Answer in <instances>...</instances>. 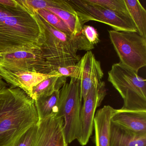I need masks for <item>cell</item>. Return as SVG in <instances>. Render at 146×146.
Instances as JSON below:
<instances>
[{"label":"cell","instance_id":"obj_10","mask_svg":"<svg viewBox=\"0 0 146 146\" xmlns=\"http://www.w3.org/2000/svg\"><path fill=\"white\" fill-rule=\"evenodd\" d=\"M72 78L80 81L83 100L92 86L102 81L104 76L100 62L96 60L91 51H88L76 64Z\"/></svg>","mask_w":146,"mask_h":146},{"label":"cell","instance_id":"obj_4","mask_svg":"<svg viewBox=\"0 0 146 146\" xmlns=\"http://www.w3.org/2000/svg\"><path fill=\"white\" fill-rule=\"evenodd\" d=\"M38 15L45 32V40L41 50L46 61L55 71L58 67L75 65L80 58L74 36L58 30Z\"/></svg>","mask_w":146,"mask_h":146},{"label":"cell","instance_id":"obj_27","mask_svg":"<svg viewBox=\"0 0 146 146\" xmlns=\"http://www.w3.org/2000/svg\"><path fill=\"white\" fill-rule=\"evenodd\" d=\"M68 143L66 141L64 134L62 135L56 146H68Z\"/></svg>","mask_w":146,"mask_h":146},{"label":"cell","instance_id":"obj_16","mask_svg":"<svg viewBox=\"0 0 146 146\" xmlns=\"http://www.w3.org/2000/svg\"><path fill=\"white\" fill-rule=\"evenodd\" d=\"M59 97L60 90H57L51 95L40 96L34 101L39 121L57 114Z\"/></svg>","mask_w":146,"mask_h":146},{"label":"cell","instance_id":"obj_13","mask_svg":"<svg viewBox=\"0 0 146 146\" xmlns=\"http://www.w3.org/2000/svg\"><path fill=\"white\" fill-rule=\"evenodd\" d=\"M112 123L139 134H146V111L114 109Z\"/></svg>","mask_w":146,"mask_h":146},{"label":"cell","instance_id":"obj_6","mask_svg":"<svg viewBox=\"0 0 146 146\" xmlns=\"http://www.w3.org/2000/svg\"><path fill=\"white\" fill-rule=\"evenodd\" d=\"M109 37L120 62L136 72L146 66V38L137 32L109 30Z\"/></svg>","mask_w":146,"mask_h":146},{"label":"cell","instance_id":"obj_5","mask_svg":"<svg viewBox=\"0 0 146 146\" xmlns=\"http://www.w3.org/2000/svg\"><path fill=\"white\" fill-rule=\"evenodd\" d=\"M82 88L79 79L71 78L60 90L58 112L64 119V135L68 143L79 141L82 135L80 113L82 106Z\"/></svg>","mask_w":146,"mask_h":146},{"label":"cell","instance_id":"obj_14","mask_svg":"<svg viewBox=\"0 0 146 146\" xmlns=\"http://www.w3.org/2000/svg\"><path fill=\"white\" fill-rule=\"evenodd\" d=\"M114 109L111 106H105L95 113L94 127L96 146H110L111 119Z\"/></svg>","mask_w":146,"mask_h":146},{"label":"cell","instance_id":"obj_20","mask_svg":"<svg viewBox=\"0 0 146 146\" xmlns=\"http://www.w3.org/2000/svg\"><path fill=\"white\" fill-rule=\"evenodd\" d=\"M88 1L113 12L130 17L124 0H88Z\"/></svg>","mask_w":146,"mask_h":146},{"label":"cell","instance_id":"obj_24","mask_svg":"<svg viewBox=\"0 0 146 146\" xmlns=\"http://www.w3.org/2000/svg\"><path fill=\"white\" fill-rule=\"evenodd\" d=\"M24 1L34 11L46 9L49 7H54L55 6L54 0H24Z\"/></svg>","mask_w":146,"mask_h":146},{"label":"cell","instance_id":"obj_28","mask_svg":"<svg viewBox=\"0 0 146 146\" xmlns=\"http://www.w3.org/2000/svg\"><path fill=\"white\" fill-rule=\"evenodd\" d=\"M7 87V84L3 81L2 78L0 76V90Z\"/></svg>","mask_w":146,"mask_h":146},{"label":"cell","instance_id":"obj_8","mask_svg":"<svg viewBox=\"0 0 146 146\" xmlns=\"http://www.w3.org/2000/svg\"><path fill=\"white\" fill-rule=\"evenodd\" d=\"M0 67L48 75H58L43 56L41 49L0 54Z\"/></svg>","mask_w":146,"mask_h":146},{"label":"cell","instance_id":"obj_17","mask_svg":"<svg viewBox=\"0 0 146 146\" xmlns=\"http://www.w3.org/2000/svg\"><path fill=\"white\" fill-rule=\"evenodd\" d=\"M66 77L54 75L33 87L30 97L34 101L43 96L51 95L55 90H60L66 82Z\"/></svg>","mask_w":146,"mask_h":146},{"label":"cell","instance_id":"obj_19","mask_svg":"<svg viewBox=\"0 0 146 146\" xmlns=\"http://www.w3.org/2000/svg\"><path fill=\"white\" fill-rule=\"evenodd\" d=\"M46 10L58 17L69 28L72 36H76L81 33L83 25L80 22L77 14L51 7H47Z\"/></svg>","mask_w":146,"mask_h":146},{"label":"cell","instance_id":"obj_2","mask_svg":"<svg viewBox=\"0 0 146 146\" xmlns=\"http://www.w3.org/2000/svg\"><path fill=\"white\" fill-rule=\"evenodd\" d=\"M35 101L19 88L0 90V146H11L38 123Z\"/></svg>","mask_w":146,"mask_h":146},{"label":"cell","instance_id":"obj_26","mask_svg":"<svg viewBox=\"0 0 146 146\" xmlns=\"http://www.w3.org/2000/svg\"><path fill=\"white\" fill-rule=\"evenodd\" d=\"M17 2L16 0H0V4L6 6H14Z\"/></svg>","mask_w":146,"mask_h":146},{"label":"cell","instance_id":"obj_25","mask_svg":"<svg viewBox=\"0 0 146 146\" xmlns=\"http://www.w3.org/2000/svg\"><path fill=\"white\" fill-rule=\"evenodd\" d=\"M76 65L74 66H62L58 67L56 70L57 74L60 76L72 78L76 70Z\"/></svg>","mask_w":146,"mask_h":146},{"label":"cell","instance_id":"obj_1","mask_svg":"<svg viewBox=\"0 0 146 146\" xmlns=\"http://www.w3.org/2000/svg\"><path fill=\"white\" fill-rule=\"evenodd\" d=\"M14 6L0 4V54L41 49L45 40L43 24L24 0Z\"/></svg>","mask_w":146,"mask_h":146},{"label":"cell","instance_id":"obj_18","mask_svg":"<svg viewBox=\"0 0 146 146\" xmlns=\"http://www.w3.org/2000/svg\"><path fill=\"white\" fill-rule=\"evenodd\" d=\"M137 32L146 38V11L138 0H124Z\"/></svg>","mask_w":146,"mask_h":146},{"label":"cell","instance_id":"obj_15","mask_svg":"<svg viewBox=\"0 0 146 146\" xmlns=\"http://www.w3.org/2000/svg\"><path fill=\"white\" fill-rule=\"evenodd\" d=\"M110 146H146V134L135 133L111 122Z\"/></svg>","mask_w":146,"mask_h":146},{"label":"cell","instance_id":"obj_7","mask_svg":"<svg viewBox=\"0 0 146 146\" xmlns=\"http://www.w3.org/2000/svg\"><path fill=\"white\" fill-rule=\"evenodd\" d=\"M68 1L76 13L83 25L89 21H96L107 25L116 31L137 32L130 17L90 3L88 0H69Z\"/></svg>","mask_w":146,"mask_h":146},{"label":"cell","instance_id":"obj_23","mask_svg":"<svg viewBox=\"0 0 146 146\" xmlns=\"http://www.w3.org/2000/svg\"><path fill=\"white\" fill-rule=\"evenodd\" d=\"M81 33L91 45L94 46L100 42L99 34L93 26L83 25Z\"/></svg>","mask_w":146,"mask_h":146},{"label":"cell","instance_id":"obj_11","mask_svg":"<svg viewBox=\"0 0 146 146\" xmlns=\"http://www.w3.org/2000/svg\"><path fill=\"white\" fill-rule=\"evenodd\" d=\"M64 119L56 115L38 121L31 146H56L64 134Z\"/></svg>","mask_w":146,"mask_h":146},{"label":"cell","instance_id":"obj_21","mask_svg":"<svg viewBox=\"0 0 146 146\" xmlns=\"http://www.w3.org/2000/svg\"><path fill=\"white\" fill-rule=\"evenodd\" d=\"M35 11L42 17L49 24L57 29L66 34L72 35L66 25L57 15L46 9H41Z\"/></svg>","mask_w":146,"mask_h":146},{"label":"cell","instance_id":"obj_9","mask_svg":"<svg viewBox=\"0 0 146 146\" xmlns=\"http://www.w3.org/2000/svg\"><path fill=\"white\" fill-rule=\"evenodd\" d=\"M106 94V84L101 81L92 86L83 100L80 113L82 135L78 141L82 146H85L88 142L93 132L96 110Z\"/></svg>","mask_w":146,"mask_h":146},{"label":"cell","instance_id":"obj_12","mask_svg":"<svg viewBox=\"0 0 146 146\" xmlns=\"http://www.w3.org/2000/svg\"><path fill=\"white\" fill-rule=\"evenodd\" d=\"M53 76L0 67L1 77L11 87L19 88L29 96L33 87Z\"/></svg>","mask_w":146,"mask_h":146},{"label":"cell","instance_id":"obj_22","mask_svg":"<svg viewBox=\"0 0 146 146\" xmlns=\"http://www.w3.org/2000/svg\"><path fill=\"white\" fill-rule=\"evenodd\" d=\"M37 129L36 124L20 135L11 146H31Z\"/></svg>","mask_w":146,"mask_h":146},{"label":"cell","instance_id":"obj_3","mask_svg":"<svg viewBox=\"0 0 146 146\" xmlns=\"http://www.w3.org/2000/svg\"><path fill=\"white\" fill-rule=\"evenodd\" d=\"M108 81L123 100L121 110L146 111V81L121 62L113 64Z\"/></svg>","mask_w":146,"mask_h":146}]
</instances>
